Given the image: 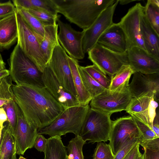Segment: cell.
I'll return each instance as SVG.
<instances>
[{"label": "cell", "instance_id": "6da1fadb", "mask_svg": "<svg viewBox=\"0 0 159 159\" xmlns=\"http://www.w3.org/2000/svg\"><path fill=\"white\" fill-rule=\"evenodd\" d=\"M12 88L26 121L38 130L50 125L65 109L44 86L15 84Z\"/></svg>", "mask_w": 159, "mask_h": 159}, {"label": "cell", "instance_id": "7a4b0ae2", "mask_svg": "<svg viewBox=\"0 0 159 159\" xmlns=\"http://www.w3.org/2000/svg\"><path fill=\"white\" fill-rule=\"evenodd\" d=\"M57 13L83 30L90 27L116 0H52Z\"/></svg>", "mask_w": 159, "mask_h": 159}, {"label": "cell", "instance_id": "3957f363", "mask_svg": "<svg viewBox=\"0 0 159 159\" xmlns=\"http://www.w3.org/2000/svg\"><path fill=\"white\" fill-rule=\"evenodd\" d=\"M90 107L89 104L71 107L63 111L50 125L38 130V134L61 136L68 133L79 135Z\"/></svg>", "mask_w": 159, "mask_h": 159}, {"label": "cell", "instance_id": "277c9868", "mask_svg": "<svg viewBox=\"0 0 159 159\" xmlns=\"http://www.w3.org/2000/svg\"><path fill=\"white\" fill-rule=\"evenodd\" d=\"M9 70L11 80L16 84L44 86L42 73L25 55L17 44L10 55Z\"/></svg>", "mask_w": 159, "mask_h": 159}, {"label": "cell", "instance_id": "5b68a950", "mask_svg": "<svg viewBox=\"0 0 159 159\" xmlns=\"http://www.w3.org/2000/svg\"><path fill=\"white\" fill-rule=\"evenodd\" d=\"M111 115L90 107L80 136L84 141L89 143L107 141L111 127Z\"/></svg>", "mask_w": 159, "mask_h": 159}, {"label": "cell", "instance_id": "8992f818", "mask_svg": "<svg viewBox=\"0 0 159 159\" xmlns=\"http://www.w3.org/2000/svg\"><path fill=\"white\" fill-rule=\"evenodd\" d=\"M15 14L18 27L17 44L39 70L43 73L48 63L41 51L38 39L16 10Z\"/></svg>", "mask_w": 159, "mask_h": 159}, {"label": "cell", "instance_id": "52a82bcc", "mask_svg": "<svg viewBox=\"0 0 159 159\" xmlns=\"http://www.w3.org/2000/svg\"><path fill=\"white\" fill-rule=\"evenodd\" d=\"M88 53L93 64L111 78L124 66L129 65L127 52H116L98 43Z\"/></svg>", "mask_w": 159, "mask_h": 159}, {"label": "cell", "instance_id": "ba28073f", "mask_svg": "<svg viewBox=\"0 0 159 159\" xmlns=\"http://www.w3.org/2000/svg\"><path fill=\"white\" fill-rule=\"evenodd\" d=\"M133 98L128 87L115 91L106 89L92 99L89 106L91 108L112 114L126 111Z\"/></svg>", "mask_w": 159, "mask_h": 159}, {"label": "cell", "instance_id": "9c48e42d", "mask_svg": "<svg viewBox=\"0 0 159 159\" xmlns=\"http://www.w3.org/2000/svg\"><path fill=\"white\" fill-rule=\"evenodd\" d=\"M139 138L143 139L132 116H123L112 121L108 140L114 156L129 141Z\"/></svg>", "mask_w": 159, "mask_h": 159}, {"label": "cell", "instance_id": "30bf717a", "mask_svg": "<svg viewBox=\"0 0 159 159\" xmlns=\"http://www.w3.org/2000/svg\"><path fill=\"white\" fill-rule=\"evenodd\" d=\"M68 56L59 43L54 48L48 65L60 84L78 99Z\"/></svg>", "mask_w": 159, "mask_h": 159}, {"label": "cell", "instance_id": "8fae6325", "mask_svg": "<svg viewBox=\"0 0 159 159\" xmlns=\"http://www.w3.org/2000/svg\"><path fill=\"white\" fill-rule=\"evenodd\" d=\"M59 17L58 16L57 21L59 28L58 38L60 44L71 58L77 60L83 59L85 55L82 46L84 30H75Z\"/></svg>", "mask_w": 159, "mask_h": 159}, {"label": "cell", "instance_id": "7c38bea8", "mask_svg": "<svg viewBox=\"0 0 159 159\" xmlns=\"http://www.w3.org/2000/svg\"><path fill=\"white\" fill-rule=\"evenodd\" d=\"M144 10V7L140 3H136L129 9L118 23L126 36L129 48L138 46L146 51L140 28V18L143 14Z\"/></svg>", "mask_w": 159, "mask_h": 159}, {"label": "cell", "instance_id": "4fadbf2b", "mask_svg": "<svg viewBox=\"0 0 159 159\" xmlns=\"http://www.w3.org/2000/svg\"><path fill=\"white\" fill-rule=\"evenodd\" d=\"M119 3L116 0L112 5L105 9L94 23L85 30L83 39V49L84 54L88 53L97 43L102 34L113 23V18Z\"/></svg>", "mask_w": 159, "mask_h": 159}, {"label": "cell", "instance_id": "5bb4252c", "mask_svg": "<svg viewBox=\"0 0 159 159\" xmlns=\"http://www.w3.org/2000/svg\"><path fill=\"white\" fill-rule=\"evenodd\" d=\"M131 83L127 87L133 98L153 96L154 100H159V72L143 74L135 72Z\"/></svg>", "mask_w": 159, "mask_h": 159}, {"label": "cell", "instance_id": "9a60e30c", "mask_svg": "<svg viewBox=\"0 0 159 159\" xmlns=\"http://www.w3.org/2000/svg\"><path fill=\"white\" fill-rule=\"evenodd\" d=\"M16 109L17 119L15 137L16 153L23 155L27 149L34 147L38 134V129L27 123L16 103Z\"/></svg>", "mask_w": 159, "mask_h": 159}, {"label": "cell", "instance_id": "2e32d148", "mask_svg": "<svg viewBox=\"0 0 159 159\" xmlns=\"http://www.w3.org/2000/svg\"><path fill=\"white\" fill-rule=\"evenodd\" d=\"M42 79L44 86L64 109L80 105L78 99L60 84L48 65Z\"/></svg>", "mask_w": 159, "mask_h": 159}, {"label": "cell", "instance_id": "e0dca14e", "mask_svg": "<svg viewBox=\"0 0 159 159\" xmlns=\"http://www.w3.org/2000/svg\"><path fill=\"white\" fill-rule=\"evenodd\" d=\"M127 52L129 65L134 73L150 74L159 72V60L143 49L133 46L128 49Z\"/></svg>", "mask_w": 159, "mask_h": 159}, {"label": "cell", "instance_id": "ac0fdd59", "mask_svg": "<svg viewBox=\"0 0 159 159\" xmlns=\"http://www.w3.org/2000/svg\"><path fill=\"white\" fill-rule=\"evenodd\" d=\"M97 43L112 51L119 52H127L128 42L118 23H113L101 35Z\"/></svg>", "mask_w": 159, "mask_h": 159}, {"label": "cell", "instance_id": "d6986e66", "mask_svg": "<svg viewBox=\"0 0 159 159\" xmlns=\"http://www.w3.org/2000/svg\"><path fill=\"white\" fill-rule=\"evenodd\" d=\"M18 27L15 12L0 20V49H8L17 41Z\"/></svg>", "mask_w": 159, "mask_h": 159}, {"label": "cell", "instance_id": "ffe728a7", "mask_svg": "<svg viewBox=\"0 0 159 159\" xmlns=\"http://www.w3.org/2000/svg\"><path fill=\"white\" fill-rule=\"evenodd\" d=\"M140 31L146 51L159 60V34L155 31L143 14L140 20Z\"/></svg>", "mask_w": 159, "mask_h": 159}, {"label": "cell", "instance_id": "44dd1931", "mask_svg": "<svg viewBox=\"0 0 159 159\" xmlns=\"http://www.w3.org/2000/svg\"><path fill=\"white\" fill-rule=\"evenodd\" d=\"M68 60L80 104L82 106L89 104L92 98L83 85L79 71L78 61L68 55Z\"/></svg>", "mask_w": 159, "mask_h": 159}, {"label": "cell", "instance_id": "7402d4cb", "mask_svg": "<svg viewBox=\"0 0 159 159\" xmlns=\"http://www.w3.org/2000/svg\"><path fill=\"white\" fill-rule=\"evenodd\" d=\"M58 25L57 23L44 26L45 33L43 39L39 42L41 51L48 63L55 47L58 43Z\"/></svg>", "mask_w": 159, "mask_h": 159}, {"label": "cell", "instance_id": "603a6c76", "mask_svg": "<svg viewBox=\"0 0 159 159\" xmlns=\"http://www.w3.org/2000/svg\"><path fill=\"white\" fill-rule=\"evenodd\" d=\"M16 154L15 140L8 122L3 125L0 141V159H11Z\"/></svg>", "mask_w": 159, "mask_h": 159}, {"label": "cell", "instance_id": "cb8c5ba5", "mask_svg": "<svg viewBox=\"0 0 159 159\" xmlns=\"http://www.w3.org/2000/svg\"><path fill=\"white\" fill-rule=\"evenodd\" d=\"M67 152L61 136L50 137L47 139L44 159H68Z\"/></svg>", "mask_w": 159, "mask_h": 159}, {"label": "cell", "instance_id": "d4e9b609", "mask_svg": "<svg viewBox=\"0 0 159 159\" xmlns=\"http://www.w3.org/2000/svg\"><path fill=\"white\" fill-rule=\"evenodd\" d=\"M15 7L28 9L39 10L57 16L55 6L52 0H13Z\"/></svg>", "mask_w": 159, "mask_h": 159}, {"label": "cell", "instance_id": "484cf974", "mask_svg": "<svg viewBox=\"0 0 159 159\" xmlns=\"http://www.w3.org/2000/svg\"><path fill=\"white\" fill-rule=\"evenodd\" d=\"M134 73L129 65L124 66L111 78L109 90L115 91L127 88L129 84L130 77Z\"/></svg>", "mask_w": 159, "mask_h": 159}, {"label": "cell", "instance_id": "4316f807", "mask_svg": "<svg viewBox=\"0 0 159 159\" xmlns=\"http://www.w3.org/2000/svg\"><path fill=\"white\" fill-rule=\"evenodd\" d=\"M28 26L33 31L39 42L43 38L45 33L44 25L26 9L20 7H16Z\"/></svg>", "mask_w": 159, "mask_h": 159}, {"label": "cell", "instance_id": "83f0119b", "mask_svg": "<svg viewBox=\"0 0 159 159\" xmlns=\"http://www.w3.org/2000/svg\"><path fill=\"white\" fill-rule=\"evenodd\" d=\"M156 102L153 96L133 98L125 111L130 115L143 112L149 109Z\"/></svg>", "mask_w": 159, "mask_h": 159}, {"label": "cell", "instance_id": "f1b7e54d", "mask_svg": "<svg viewBox=\"0 0 159 159\" xmlns=\"http://www.w3.org/2000/svg\"><path fill=\"white\" fill-rule=\"evenodd\" d=\"M144 15L159 34V0H148L144 7Z\"/></svg>", "mask_w": 159, "mask_h": 159}, {"label": "cell", "instance_id": "f546056e", "mask_svg": "<svg viewBox=\"0 0 159 159\" xmlns=\"http://www.w3.org/2000/svg\"><path fill=\"white\" fill-rule=\"evenodd\" d=\"M78 70L83 85L92 98L106 89L94 80L79 65Z\"/></svg>", "mask_w": 159, "mask_h": 159}, {"label": "cell", "instance_id": "4dcf8cb0", "mask_svg": "<svg viewBox=\"0 0 159 159\" xmlns=\"http://www.w3.org/2000/svg\"><path fill=\"white\" fill-rule=\"evenodd\" d=\"M86 143L80 135H75L66 147L68 152V159H84L83 148Z\"/></svg>", "mask_w": 159, "mask_h": 159}, {"label": "cell", "instance_id": "1f68e13d", "mask_svg": "<svg viewBox=\"0 0 159 159\" xmlns=\"http://www.w3.org/2000/svg\"><path fill=\"white\" fill-rule=\"evenodd\" d=\"M97 82L106 89H109L111 79L95 65L81 66Z\"/></svg>", "mask_w": 159, "mask_h": 159}, {"label": "cell", "instance_id": "d6a6232c", "mask_svg": "<svg viewBox=\"0 0 159 159\" xmlns=\"http://www.w3.org/2000/svg\"><path fill=\"white\" fill-rule=\"evenodd\" d=\"M11 81L9 75L0 79V107L14 100Z\"/></svg>", "mask_w": 159, "mask_h": 159}, {"label": "cell", "instance_id": "836d02e7", "mask_svg": "<svg viewBox=\"0 0 159 159\" xmlns=\"http://www.w3.org/2000/svg\"><path fill=\"white\" fill-rule=\"evenodd\" d=\"M140 145L144 150L145 159H159V138L144 140Z\"/></svg>", "mask_w": 159, "mask_h": 159}, {"label": "cell", "instance_id": "e575fe53", "mask_svg": "<svg viewBox=\"0 0 159 159\" xmlns=\"http://www.w3.org/2000/svg\"><path fill=\"white\" fill-rule=\"evenodd\" d=\"M2 107L6 113L8 124L11 129L13 135L15 137L17 119L15 100H11L4 104Z\"/></svg>", "mask_w": 159, "mask_h": 159}, {"label": "cell", "instance_id": "d590c367", "mask_svg": "<svg viewBox=\"0 0 159 159\" xmlns=\"http://www.w3.org/2000/svg\"><path fill=\"white\" fill-rule=\"evenodd\" d=\"M114 157L109 144L102 142L98 143L93 159H114Z\"/></svg>", "mask_w": 159, "mask_h": 159}, {"label": "cell", "instance_id": "8d00e7d4", "mask_svg": "<svg viewBox=\"0 0 159 159\" xmlns=\"http://www.w3.org/2000/svg\"><path fill=\"white\" fill-rule=\"evenodd\" d=\"M28 11L37 18L44 25H53L57 23L58 15L55 16L46 11L34 9H28Z\"/></svg>", "mask_w": 159, "mask_h": 159}, {"label": "cell", "instance_id": "74e56055", "mask_svg": "<svg viewBox=\"0 0 159 159\" xmlns=\"http://www.w3.org/2000/svg\"><path fill=\"white\" fill-rule=\"evenodd\" d=\"M132 117L142 134L144 140L159 138L157 137L153 131L148 126L135 117Z\"/></svg>", "mask_w": 159, "mask_h": 159}, {"label": "cell", "instance_id": "f35d334b", "mask_svg": "<svg viewBox=\"0 0 159 159\" xmlns=\"http://www.w3.org/2000/svg\"><path fill=\"white\" fill-rule=\"evenodd\" d=\"M144 140L143 138H135L127 143L118 152L114 159H123L130 150L138 143Z\"/></svg>", "mask_w": 159, "mask_h": 159}, {"label": "cell", "instance_id": "ab89813d", "mask_svg": "<svg viewBox=\"0 0 159 159\" xmlns=\"http://www.w3.org/2000/svg\"><path fill=\"white\" fill-rule=\"evenodd\" d=\"M16 8L11 1L0 3V20L15 13Z\"/></svg>", "mask_w": 159, "mask_h": 159}, {"label": "cell", "instance_id": "60d3db41", "mask_svg": "<svg viewBox=\"0 0 159 159\" xmlns=\"http://www.w3.org/2000/svg\"><path fill=\"white\" fill-rule=\"evenodd\" d=\"M47 141L43 134H38L35 141L34 147L38 151L44 152Z\"/></svg>", "mask_w": 159, "mask_h": 159}, {"label": "cell", "instance_id": "b9f144b4", "mask_svg": "<svg viewBox=\"0 0 159 159\" xmlns=\"http://www.w3.org/2000/svg\"><path fill=\"white\" fill-rule=\"evenodd\" d=\"M140 143H139L136 144L123 159H136L141 153L139 150Z\"/></svg>", "mask_w": 159, "mask_h": 159}, {"label": "cell", "instance_id": "7bdbcfd3", "mask_svg": "<svg viewBox=\"0 0 159 159\" xmlns=\"http://www.w3.org/2000/svg\"><path fill=\"white\" fill-rule=\"evenodd\" d=\"M9 75V70L6 68L5 63L0 53V79Z\"/></svg>", "mask_w": 159, "mask_h": 159}, {"label": "cell", "instance_id": "ee69618b", "mask_svg": "<svg viewBox=\"0 0 159 159\" xmlns=\"http://www.w3.org/2000/svg\"><path fill=\"white\" fill-rule=\"evenodd\" d=\"M152 130L159 137V119L158 113H156L152 123Z\"/></svg>", "mask_w": 159, "mask_h": 159}, {"label": "cell", "instance_id": "f6af8a7d", "mask_svg": "<svg viewBox=\"0 0 159 159\" xmlns=\"http://www.w3.org/2000/svg\"><path fill=\"white\" fill-rule=\"evenodd\" d=\"M8 121L7 116L3 108L2 107H0V128L2 129L3 124Z\"/></svg>", "mask_w": 159, "mask_h": 159}, {"label": "cell", "instance_id": "bcb514c9", "mask_svg": "<svg viewBox=\"0 0 159 159\" xmlns=\"http://www.w3.org/2000/svg\"><path fill=\"white\" fill-rule=\"evenodd\" d=\"M119 0V3H120V4L121 5H125L126 4H127L128 3H129L130 2L139 1V0Z\"/></svg>", "mask_w": 159, "mask_h": 159}, {"label": "cell", "instance_id": "7dc6e473", "mask_svg": "<svg viewBox=\"0 0 159 159\" xmlns=\"http://www.w3.org/2000/svg\"><path fill=\"white\" fill-rule=\"evenodd\" d=\"M136 159H145V152H144L143 154L141 153Z\"/></svg>", "mask_w": 159, "mask_h": 159}, {"label": "cell", "instance_id": "c3c4849f", "mask_svg": "<svg viewBox=\"0 0 159 159\" xmlns=\"http://www.w3.org/2000/svg\"><path fill=\"white\" fill-rule=\"evenodd\" d=\"M16 154H15L13 156V157L11 158V159H17L16 157Z\"/></svg>", "mask_w": 159, "mask_h": 159}, {"label": "cell", "instance_id": "681fc988", "mask_svg": "<svg viewBox=\"0 0 159 159\" xmlns=\"http://www.w3.org/2000/svg\"><path fill=\"white\" fill-rule=\"evenodd\" d=\"M18 159H26L22 156L20 155Z\"/></svg>", "mask_w": 159, "mask_h": 159}, {"label": "cell", "instance_id": "f907efd6", "mask_svg": "<svg viewBox=\"0 0 159 159\" xmlns=\"http://www.w3.org/2000/svg\"><path fill=\"white\" fill-rule=\"evenodd\" d=\"M2 129H1L0 128V141L1 139V136L2 134Z\"/></svg>", "mask_w": 159, "mask_h": 159}, {"label": "cell", "instance_id": "816d5d0a", "mask_svg": "<svg viewBox=\"0 0 159 159\" xmlns=\"http://www.w3.org/2000/svg\"></svg>", "mask_w": 159, "mask_h": 159}]
</instances>
